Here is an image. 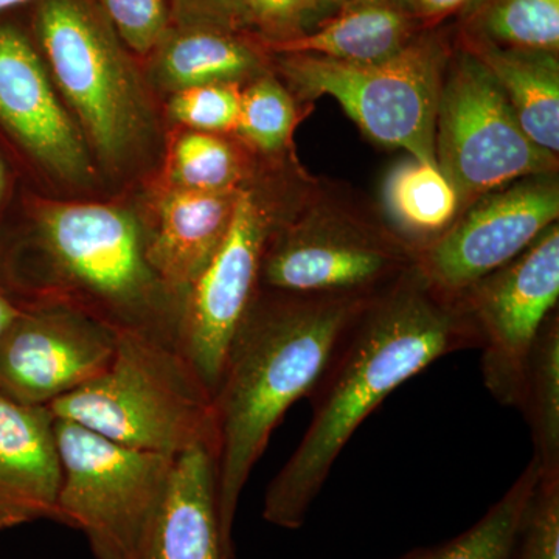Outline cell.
<instances>
[{"label":"cell","instance_id":"cell-13","mask_svg":"<svg viewBox=\"0 0 559 559\" xmlns=\"http://www.w3.org/2000/svg\"><path fill=\"white\" fill-rule=\"evenodd\" d=\"M267 237L259 202L249 191H238L226 237L183 299L176 347L212 396L231 337L259 293Z\"/></svg>","mask_w":559,"mask_h":559},{"label":"cell","instance_id":"cell-9","mask_svg":"<svg viewBox=\"0 0 559 559\" xmlns=\"http://www.w3.org/2000/svg\"><path fill=\"white\" fill-rule=\"evenodd\" d=\"M559 297V227L551 224L520 257L459 296L481 352L485 388L520 409L533 344Z\"/></svg>","mask_w":559,"mask_h":559},{"label":"cell","instance_id":"cell-15","mask_svg":"<svg viewBox=\"0 0 559 559\" xmlns=\"http://www.w3.org/2000/svg\"><path fill=\"white\" fill-rule=\"evenodd\" d=\"M215 451L178 455L159 509L128 559H235L219 514Z\"/></svg>","mask_w":559,"mask_h":559},{"label":"cell","instance_id":"cell-23","mask_svg":"<svg viewBox=\"0 0 559 559\" xmlns=\"http://www.w3.org/2000/svg\"><path fill=\"white\" fill-rule=\"evenodd\" d=\"M385 197L401 226L418 235L443 234L460 205L457 191L440 168L417 159L392 173Z\"/></svg>","mask_w":559,"mask_h":559},{"label":"cell","instance_id":"cell-12","mask_svg":"<svg viewBox=\"0 0 559 559\" xmlns=\"http://www.w3.org/2000/svg\"><path fill=\"white\" fill-rule=\"evenodd\" d=\"M116 345L117 331L79 308L61 301L21 305L0 336V392L49 407L103 373Z\"/></svg>","mask_w":559,"mask_h":559},{"label":"cell","instance_id":"cell-24","mask_svg":"<svg viewBox=\"0 0 559 559\" xmlns=\"http://www.w3.org/2000/svg\"><path fill=\"white\" fill-rule=\"evenodd\" d=\"M474 27L496 46L558 53L559 0H480Z\"/></svg>","mask_w":559,"mask_h":559},{"label":"cell","instance_id":"cell-14","mask_svg":"<svg viewBox=\"0 0 559 559\" xmlns=\"http://www.w3.org/2000/svg\"><path fill=\"white\" fill-rule=\"evenodd\" d=\"M0 121L55 175L69 180L90 176L83 140L51 90L38 53L10 25L0 27Z\"/></svg>","mask_w":559,"mask_h":559},{"label":"cell","instance_id":"cell-29","mask_svg":"<svg viewBox=\"0 0 559 559\" xmlns=\"http://www.w3.org/2000/svg\"><path fill=\"white\" fill-rule=\"evenodd\" d=\"M105 17L135 53L146 55L168 36L164 0H98Z\"/></svg>","mask_w":559,"mask_h":559},{"label":"cell","instance_id":"cell-7","mask_svg":"<svg viewBox=\"0 0 559 559\" xmlns=\"http://www.w3.org/2000/svg\"><path fill=\"white\" fill-rule=\"evenodd\" d=\"M36 27L55 80L95 148L103 159H121L145 128V106L108 20L87 0H43Z\"/></svg>","mask_w":559,"mask_h":559},{"label":"cell","instance_id":"cell-18","mask_svg":"<svg viewBox=\"0 0 559 559\" xmlns=\"http://www.w3.org/2000/svg\"><path fill=\"white\" fill-rule=\"evenodd\" d=\"M415 21L390 0L340 10L318 31L267 43L280 55L307 53L349 64H373L400 53L415 38Z\"/></svg>","mask_w":559,"mask_h":559},{"label":"cell","instance_id":"cell-36","mask_svg":"<svg viewBox=\"0 0 559 559\" xmlns=\"http://www.w3.org/2000/svg\"><path fill=\"white\" fill-rule=\"evenodd\" d=\"M28 2V0H0V13L13 9V7L21 5V3Z\"/></svg>","mask_w":559,"mask_h":559},{"label":"cell","instance_id":"cell-4","mask_svg":"<svg viewBox=\"0 0 559 559\" xmlns=\"http://www.w3.org/2000/svg\"><path fill=\"white\" fill-rule=\"evenodd\" d=\"M38 242L57 288L80 296L79 310L116 330L176 345L182 300L150 264L138 219L98 204H47Z\"/></svg>","mask_w":559,"mask_h":559},{"label":"cell","instance_id":"cell-3","mask_svg":"<svg viewBox=\"0 0 559 559\" xmlns=\"http://www.w3.org/2000/svg\"><path fill=\"white\" fill-rule=\"evenodd\" d=\"M49 409L135 450L170 457L216 452L212 393L175 344L150 334L117 333L106 370Z\"/></svg>","mask_w":559,"mask_h":559},{"label":"cell","instance_id":"cell-32","mask_svg":"<svg viewBox=\"0 0 559 559\" xmlns=\"http://www.w3.org/2000/svg\"><path fill=\"white\" fill-rule=\"evenodd\" d=\"M415 22L439 21L462 10L474 0H390Z\"/></svg>","mask_w":559,"mask_h":559},{"label":"cell","instance_id":"cell-8","mask_svg":"<svg viewBox=\"0 0 559 559\" xmlns=\"http://www.w3.org/2000/svg\"><path fill=\"white\" fill-rule=\"evenodd\" d=\"M444 73L436 157L460 202L554 170L555 154L522 131L498 81L471 51H462Z\"/></svg>","mask_w":559,"mask_h":559},{"label":"cell","instance_id":"cell-31","mask_svg":"<svg viewBox=\"0 0 559 559\" xmlns=\"http://www.w3.org/2000/svg\"><path fill=\"white\" fill-rule=\"evenodd\" d=\"M179 21L187 27L237 31L246 25L241 0H171Z\"/></svg>","mask_w":559,"mask_h":559},{"label":"cell","instance_id":"cell-26","mask_svg":"<svg viewBox=\"0 0 559 559\" xmlns=\"http://www.w3.org/2000/svg\"><path fill=\"white\" fill-rule=\"evenodd\" d=\"M238 178L234 150L209 132H190L173 150V179L178 189L229 191L235 190Z\"/></svg>","mask_w":559,"mask_h":559},{"label":"cell","instance_id":"cell-1","mask_svg":"<svg viewBox=\"0 0 559 559\" xmlns=\"http://www.w3.org/2000/svg\"><path fill=\"white\" fill-rule=\"evenodd\" d=\"M476 347V333L459 300L430 289L415 267L370 297L308 395L310 426L267 485L263 520L278 528H300L364 419L437 359Z\"/></svg>","mask_w":559,"mask_h":559},{"label":"cell","instance_id":"cell-10","mask_svg":"<svg viewBox=\"0 0 559 559\" xmlns=\"http://www.w3.org/2000/svg\"><path fill=\"white\" fill-rule=\"evenodd\" d=\"M415 252L329 213H314L264 248L260 286L296 296L371 297L399 282Z\"/></svg>","mask_w":559,"mask_h":559},{"label":"cell","instance_id":"cell-28","mask_svg":"<svg viewBox=\"0 0 559 559\" xmlns=\"http://www.w3.org/2000/svg\"><path fill=\"white\" fill-rule=\"evenodd\" d=\"M241 92L235 83L204 84L180 90L171 100V114L180 123L200 132L237 130Z\"/></svg>","mask_w":559,"mask_h":559},{"label":"cell","instance_id":"cell-2","mask_svg":"<svg viewBox=\"0 0 559 559\" xmlns=\"http://www.w3.org/2000/svg\"><path fill=\"white\" fill-rule=\"evenodd\" d=\"M369 299L257 293L231 337L213 395L216 488L227 535H234L242 491L272 432L294 403L308 399L342 333Z\"/></svg>","mask_w":559,"mask_h":559},{"label":"cell","instance_id":"cell-30","mask_svg":"<svg viewBox=\"0 0 559 559\" xmlns=\"http://www.w3.org/2000/svg\"><path fill=\"white\" fill-rule=\"evenodd\" d=\"M246 24L260 28L270 43L304 35V27L323 7V0H241Z\"/></svg>","mask_w":559,"mask_h":559},{"label":"cell","instance_id":"cell-37","mask_svg":"<svg viewBox=\"0 0 559 559\" xmlns=\"http://www.w3.org/2000/svg\"><path fill=\"white\" fill-rule=\"evenodd\" d=\"M3 190H5V173H3L2 164H0V198H2Z\"/></svg>","mask_w":559,"mask_h":559},{"label":"cell","instance_id":"cell-25","mask_svg":"<svg viewBox=\"0 0 559 559\" xmlns=\"http://www.w3.org/2000/svg\"><path fill=\"white\" fill-rule=\"evenodd\" d=\"M296 121L293 97L272 76H261L241 92L237 130L250 145L263 153H277L285 148Z\"/></svg>","mask_w":559,"mask_h":559},{"label":"cell","instance_id":"cell-20","mask_svg":"<svg viewBox=\"0 0 559 559\" xmlns=\"http://www.w3.org/2000/svg\"><path fill=\"white\" fill-rule=\"evenodd\" d=\"M162 80L178 90L235 83L259 68V57L231 32L187 27L160 44Z\"/></svg>","mask_w":559,"mask_h":559},{"label":"cell","instance_id":"cell-16","mask_svg":"<svg viewBox=\"0 0 559 559\" xmlns=\"http://www.w3.org/2000/svg\"><path fill=\"white\" fill-rule=\"evenodd\" d=\"M60 488L53 414L0 392V532L57 521Z\"/></svg>","mask_w":559,"mask_h":559},{"label":"cell","instance_id":"cell-5","mask_svg":"<svg viewBox=\"0 0 559 559\" xmlns=\"http://www.w3.org/2000/svg\"><path fill=\"white\" fill-rule=\"evenodd\" d=\"M278 68L301 100L329 95L370 139L439 167L436 120L448 53L437 36H418L373 64L288 53L280 55Z\"/></svg>","mask_w":559,"mask_h":559},{"label":"cell","instance_id":"cell-21","mask_svg":"<svg viewBox=\"0 0 559 559\" xmlns=\"http://www.w3.org/2000/svg\"><path fill=\"white\" fill-rule=\"evenodd\" d=\"M520 411L527 419L539 469L559 471V325L554 312L530 353Z\"/></svg>","mask_w":559,"mask_h":559},{"label":"cell","instance_id":"cell-35","mask_svg":"<svg viewBox=\"0 0 559 559\" xmlns=\"http://www.w3.org/2000/svg\"><path fill=\"white\" fill-rule=\"evenodd\" d=\"M426 554H428V547H426V549H414V550L407 551V554L403 555V557L395 558V559H425Z\"/></svg>","mask_w":559,"mask_h":559},{"label":"cell","instance_id":"cell-33","mask_svg":"<svg viewBox=\"0 0 559 559\" xmlns=\"http://www.w3.org/2000/svg\"><path fill=\"white\" fill-rule=\"evenodd\" d=\"M20 308L21 305L11 299L9 294L0 288V336H2L3 331L9 329L13 319L16 318Z\"/></svg>","mask_w":559,"mask_h":559},{"label":"cell","instance_id":"cell-34","mask_svg":"<svg viewBox=\"0 0 559 559\" xmlns=\"http://www.w3.org/2000/svg\"><path fill=\"white\" fill-rule=\"evenodd\" d=\"M362 2H371V0H323V7H336V9L342 10Z\"/></svg>","mask_w":559,"mask_h":559},{"label":"cell","instance_id":"cell-11","mask_svg":"<svg viewBox=\"0 0 559 559\" xmlns=\"http://www.w3.org/2000/svg\"><path fill=\"white\" fill-rule=\"evenodd\" d=\"M559 216V189L546 175L532 176L477 202L457 223L415 252L426 285L457 299L481 278L528 249Z\"/></svg>","mask_w":559,"mask_h":559},{"label":"cell","instance_id":"cell-19","mask_svg":"<svg viewBox=\"0 0 559 559\" xmlns=\"http://www.w3.org/2000/svg\"><path fill=\"white\" fill-rule=\"evenodd\" d=\"M471 53L491 72L522 131L550 154L559 151V62L549 51L509 49L476 38Z\"/></svg>","mask_w":559,"mask_h":559},{"label":"cell","instance_id":"cell-6","mask_svg":"<svg viewBox=\"0 0 559 559\" xmlns=\"http://www.w3.org/2000/svg\"><path fill=\"white\" fill-rule=\"evenodd\" d=\"M61 463L58 520L97 559H128L167 492L176 457L124 447L55 418Z\"/></svg>","mask_w":559,"mask_h":559},{"label":"cell","instance_id":"cell-27","mask_svg":"<svg viewBox=\"0 0 559 559\" xmlns=\"http://www.w3.org/2000/svg\"><path fill=\"white\" fill-rule=\"evenodd\" d=\"M511 559H559V471H540L522 514Z\"/></svg>","mask_w":559,"mask_h":559},{"label":"cell","instance_id":"cell-22","mask_svg":"<svg viewBox=\"0 0 559 559\" xmlns=\"http://www.w3.org/2000/svg\"><path fill=\"white\" fill-rule=\"evenodd\" d=\"M539 474L538 462L530 460L516 481L479 521L448 543L428 547L425 559H511L522 514Z\"/></svg>","mask_w":559,"mask_h":559},{"label":"cell","instance_id":"cell-17","mask_svg":"<svg viewBox=\"0 0 559 559\" xmlns=\"http://www.w3.org/2000/svg\"><path fill=\"white\" fill-rule=\"evenodd\" d=\"M237 197L238 190L176 189L162 201L146 253L154 272L182 305L226 237Z\"/></svg>","mask_w":559,"mask_h":559}]
</instances>
